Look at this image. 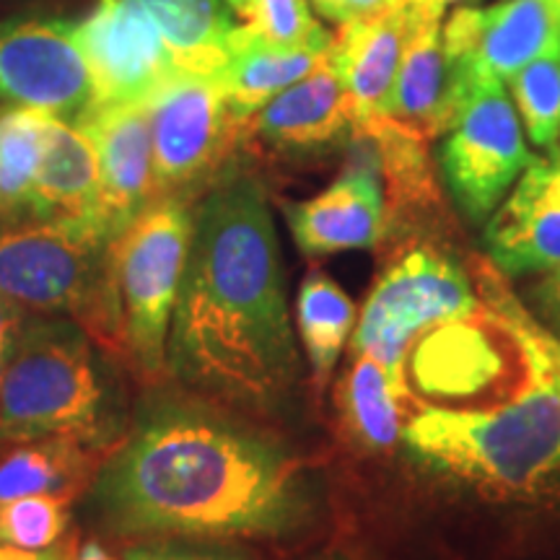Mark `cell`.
Instances as JSON below:
<instances>
[{
    "label": "cell",
    "instance_id": "obj_1",
    "mask_svg": "<svg viewBox=\"0 0 560 560\" xmlns=\"http://www.w3.org/2000/svg\"><path fill=\"white\" fill-rule=\"evenodd\" d=\"M91 520L143 540H291L317 516L310 462L252 420L177 384H149L89 493Z\"/></svg>",
    "mask_w": 560,
    "mask_h": 560
},
{
    "label": "cell",
    "instance_id": "obj_2",
    "mask_svg": "<svg viewBox=\"0 0 560 560\" xmlns=\"http://www.w3.org/2000/svg\"><path fill=\"white\" fill-rule=\"evenodd\" d=\"M166 380L252 420L296 405L301 359L265 187L234 166L195 206Z\"/></svg>",
    "mask_w": 560,
    "mask_h": 560
},
{
    "label": "cell",
    "instance_id": "obj_3",
    "mask_svg": "<svg viewBox=\"0 0 560 560\" xmlns=\"http://www.w3.org/2000/svg\"><path fill=\"white\" fill-rule=\"evenodd\" d=\"M130 418L122 361L75 319L26 314L0 384V441L55 439L112 452Z\"/></svg>",
    "mask_w": 560,
    "mask_h": 560
},
{
    "label": "cell",
    "instance_id": "obj_4",
    "mask_svg": "<svg viewBox=\"0 0 560 560\" xmlns=\"http://www.w3.org/2000/svg\"><path fill=\"white\" fill-rule=\"evenodd\" d=\"M532 371L535 384L501 408H420L402 446L425 470L482 493H535L560 475V380Z\"/></svg>",
    "mask_w": 560,
    "mask_h": 560
},
{
    "label": "cell",
    "instance_id": "obj_5",
    "mask_svg": "<svg viewBox=\"0 0 560 560\" xmlns=\"http://www.w3.org/2000/svg\"><path fill=\"white\" fill-rule=\"evenodd\" d=\"M0 293L26 314H70L125 363L112 242L91 221H0Z\"/></svg>",
    "mask_w": 560,
    "mask_h": 560
},
{
    "label": "cell",
    "instance_id": "obj_6",
    "mask_svg": "<svg viewBox=\"0 0 560 560\" xmlns=\"http://www.w3.org/2000/svg\"><path fill=\"white\" fill-rule=\"evenodd\" d=\"M198 202L153 200L112 242L125 363L140 382H166V338L190 257Z\"/></svg>",
    "mask_w": 560,
    "mask_h": 560
},
{
    "label": "cell",
    "instance_id": "obj_7",
    "mask_svg": "<svg viewBox=\"0 0 560 560\" xmlns=\"http://www.w3.org/2000/svg\"><path fill=\"white\" fill-rule=\"evenodd\" d=\"M149 115L156 200L200 202L247 140V122L236 120L215 75L177 70L149 100Z\"/></svg>",
    "mask_w": 560,
    "mask_h": 560
},
{
    "label": "cell",
    "instance_id": "obj_8",
    "mask_svg": "<svg viewBox=\"0 0 560 560\" xmlns=\"http://www.w3.org/2000/svg\"><path fill=\"white\" fill-rule=\"evenodd\" d=\"M470 276L431 247H410L389 262L355 319L350 350L402 371L420 330L472 317L480 310Z\"/></svg>",
    "mask_w": 560,
    "mask_h": 560
},
{
    "label": "cell",
    "instance_id": "obj_9",
    "mask_svg": "<svg viewBox=\"0 0 560 560\" xmlns=\"http://www.w3.org/2000/svg\"><path fill=\"white\" fill-rule=\"evenodd\" d=\"M532 159L503 81L475 70L470 94L439 145L441 174L465 219L486 223Z\"/></svg>",
    "mask_w": 560,
    "mask_h": 560
},
{
    "label": "cell",
    "instance_id": "obj_10",
    "mask_svg": "<svg viewBox=\"0 0 560 560\" xmlns=\"http://www.w3.org/2000/svg\"><path fill=\"white\" fill-rule=\"evenodd\" d=\"M0 96L75 122L94 104V81L70 21H24L0 34Z\"/></svg>",
    "mask_w": 560,
    "mask_h": 560
},
{
    "label": "cell",
    "instance_id": "obj_11",
    "mask_svg": "<svg viewBox=\"0 0 560 560\" xmlns=\"http://www.w3.org/2000/svg\"><path fill=\"white\" fill-rule=\"evenodd\" d=\"M75 32L94 81V104H149L177 73L140 0H100Z\"/></svg>",
    "mask_w": 560,
    "mask_h": 560
},
{
    "label": "cell",
    "instance_id": "obj_12",
    "mask_svg": "<svg viewBox=\"0 0 560 560\" xmlns=\"http://www.w3.org/2000/svg\"><path fill=\"white\" fill-rule=\"evenodd\" d=\"M353 153L338 179L317 198L280 202L285 221L304 257L374 249L384 236V190L380 156L366 132L350 138Z\"/></svg>",
    "mask_w": 560,
    "mask_h": 560
},
{
    "label": "cell",
    "instance_id": "obj_13",
    "mask_svg": "<svg viewBox=\"0 0 560 560\" xmlns=\"http://www.w3.org/2000/svg\"><path fill=\"white\" fill-rule=\"evenodd\" d=\"M75 125L91 138L100 164L94 223L115 242L156 200L149 104H91Z\"/></svg>",
    "mask_w": 560,
    "mask_h": 560
},
{
    "label": "cell",
    "instance_id": "obj_14",
    "mask_svg": "<svg viewBox=\"0 0 560 560\" xmlns=\"http://www.w3.org/2000/svg\"><path fill=\"white\" fill-rule=\"evenodd\" d=\"M446 58L509 81L537 55L560 45V0H501L459 9L441 32Z\"/></svg>",
    "mask_w": 560,
    "mask_h": 560
},
{
    "label": "cell",
    "instance_id": "obj_15",
    "mask_svg": "<svg viewBox=\"0 0 560 560\" xmlns=\"http://www.w3.org/2000/svg\"><path fill=\"white\" fill-rule=\"evenodd\" d=\"M488 260L506 278L560 265V151L532 159L516 187L490 213L482 231Z\"/></svg>",
    "mask_w": 560,
    "mask_h": 560
},
{
    "label": "cell",
    "instance_id": "obj_16",
    "mask_svg": "<svg viewBox=\"0 0 560 560\" xmlns=\"http://www.w3.org/2000/svg\"><path fill=\"white\" fill-rule=\"evenodd\" d=\"M355 109L330 60L265 104L247 122L257 138L285 159H317L350 143Z\"/></svg>",
    "mask_w": 560,
    "mask_h": 560
},
{
    "label": "cell",
    "instance_id": "obj_17",
    "mask_svg": "<svg viewBox=\"0 0 560 560\" xmlns=\"http://www.w3.org/2000/svg\"><path fill=\"white\" fill-rule=\"evenodd\" d=\"M472 81V68L446 58L441 21L416 19L392 89L387 117L429 140L441 138L470 94Z\"/></svg>",
    "mask_w": 560,
    "mask_h": 560
},
{
    "label": "cell",
    "instance_id": "obj_18",
    "mask_svg": "<svg viewBox=\"0 0 560 560\" xmlns=\"http://www.w3.org/2000/svg\"><path fill=\"white\" fill-rule=\"evenodd\" d=\"M412 26L416 16L410 5L400 0L374 16L346 21L335 34L330 66L353 102L359 125L387 115Z\"/></svg>",
    "mask_w": 560,
    "mask_h": 560
},
{
    "label": "cell",
    "instance_id": "obj_19",
    "mask_svg": "<svg viewBox=\"0 0 560 560\" xmlns=\"http://www.w3.org/2000/svg\"><path fill=\"white\" fill-rule=\"evenodd\" d=\"M405 369L395 371L350 350L346 369L335 384V416L338 431L350 450L384 454L402 444V431L416 416Z\"/></svg>",
    "mask_w": 560,
    "mask_h": 560
},
{
    "label": "cell",
    "instance_id": "obj_20",
    "mask_svg": "<svg viewBox=\"0 0 560 560\" xmlns=\"http://www.w3.org/2000/svg\"><path fill=\"white\" fill-rule=\"evenodd\" d=\"M96 195L100 164L94 143L75 122L50 117L26 219L94 223Z\"/></svg>",
    "mask_w": 560,
    "mask_h": 560
},
{
    "label": "cell",
    "instance_id": "obj_21",
    "mask_svg": "<svg viewBox=\"0 0 560 560\" xmlns=\"http://www.w3.org/2000/svg\"><path fill=\"white\" fill-rule=\"evenodd\" d=\"M330 52L283 50L257 37L247 24L236 26L229 39L226 62L215 75L231 112L240 122H249L265 104L314 73Z\"/></svg>",
    "mask_w": 560,
    "mask_h": 560
},
{
    "label": "cell",
    "instance_id": "obj_22",
    "mask_svg": "<svg viewBox=\"0 0 560 560\" xmlns=\"http://www.w3.org/2000/svg\"><path fill=\"white\" fill-rule=\"evenodd\" d=\"M109 452L55 439L0 441V503L24 495L79 501Z\"/></svg>",
    "mask_w": 560,
    "mask_h": 560
},
{
    "label": "cell",
    "instance_id": "obj_23",
    "mask_svg": "<svg viewBox=\"0 0 560 560\" xmlns=\"http://www.w3.org/2000/svg\"><path fill=\"white\" fill-rule=\"evenodd\" d=\"M361 132L374 140L380 156V174L387 187L384 200V234L416 215L439 208V185L429 159V138L392 117H374L361 122Z\"/></svg>",
    "mask_w": 560,
    "mask_h": 560
},
{
    "label": "cell",
    "instance_id": "obj_24",
    "mask_svg": "<svg viewBox=\"0 0 560 560\" xmlns=\"http://www.w3.org/2000/svg\"><path fill=\"white\" fill-rule=\"evenodd\" d=\"M170 47L177 70L219 75L234 34L223 0H140Z\"/></svg>",
    "mask_w": 560,
    "mask_h": 560
},
{
    "label": "cell",
    "instance_id": "obj_25",
    "mask_svg": "<svg viewBox=\"0 0 560 560\" xmlns=\"http://www.w3.org/2000/svg\"><path fill=\"white\" fill-rule=\"evenodd\" d=\"M355 319L353 301L338 280L325 270L306 272L296 296V325L317 395L330 384L332 371L355 330Z\"/></svg>",
    "mask_w": 560,
    "mask_h": 560
},
{
    "label": "cell",
    "instance_id": "obj_26",
    "mask_svg": "<svg viewBox=\"0 0 560 560\" xmlns=\"http://www.w3.org/2000/svg\"><path fill=\"white\" fill-rule=\"evenodd\" d=\"M50 117L32 107L0 112V221L30 215L32 187L45 153Z\"/></svg>",
    "mask_w": 560,
    "mask_h": 560
},
{
    "label": "cell",
    "instance_id": "obj_27",
    "mask_svg": "<svg viewBox=\"0 0 560 560\" xmlns=\"http://www.w3.org/2000/svg\"><path fill=\"white\" fill-rule=\"evenodd\" d=\"M475 283L486 304L490 317L506 330L511 338L520 342L527 359L548 371L550 376L560 380V338L548 325L535 319L527 306L516 299V293L509 289L506 276L495 268L493 262L478 260L475 262Z\"/></svg>",
    "mask_w": 560,
    "mask_h": 560
},
{
    "label": "cell",
    "instance_id": "obj_28",
    "mask_svg": "<svg viewBox=\"0 0 560 560\" xmlns=\"http://www.w3.org/2000/svg\"><path fill=\"white\" fill-rule=\"evenodd\" d=\"M509 86L532 143L556 149L560 136V45L516 70Z\"/></svg>",
    "mask_w": 560,
    "mask_h": 560
},
{
    "label": "cell",
    "instance_id": "obj_29",
    "mask_svg": "<svg viewBox=\"0 0 560 560\" xmlns=\"http://www.w3.org/2000/svg\"><path fill=\"white\" fill-rule=\"evenodd\" d=\"M73 535V501L58 495H24L0 503V545L50 550Z\"/></svg>",
    "mask_w": 560,
    "mask_h": 560
},
{
    "label": "cell",
    "instance_id": "obj_30",
    "mask_svg": "<svg viewBox=\"0 0 560 560\" xmlns=\"http://www.w3.org/2000/svg\"><path fill=\"white\" fill-rule=\"evenodd\" d=\"M247 26L257 37L283 50H332V37L314 21L306 0H255L247 11Z\"/></svg>",
    "mask_w": 560,
    "mask_h": 560
},
{
    "label": "cell",
    "instance_id": "obj_31",
    "mask_svg": "<svg viewBox=\"0 0 560 560\" xmlns=\"http://www.w3.org/2000/svg\"><path fill=\"white\" fill-rule=\"evenodd\" d=\"M125 560H257L234 542L213 540H143L122 550Z\"/></svg>",
    "mask_w": 560,
    "mask_h": 560
},
{
    "label": "cell",
    "instance_id": "obj_32",
    "mask_svg": "<svg viewBox=\"0 0 560 560\" xmlns=\"http://www.w3.org/2000/svg\"><path fill=\"white\" fill-rule=\"evenodd\" d=\"M400 0H314V5L325 13L327 19L338 21V24H346V21L374 16V13H382L397 5Z\"/></svg>",
    "mask_w": 560,
    "mask_h": 560
},
{
    "label": "cell",
    "instance_id": "obj_33",
    "mask_svg": "<svg viewBox=\"0 0 560 560\" xmlns=\"http://www.w3.org/2000/svg\"><path fill=\"white\" fill-rule=\"evenodd\" d=\"M532 301L537 312L548 319L550 330L560 332V265L545 272V278L532 289Z\"/></svg>",
    "mask_w": 560,
    "mask_h": 560
},
{
    "label": "cell",
    "instance_id": "obj_34",
    "mask_svg": "<svg viewBox=\"0 0 560 560\" xmlns=\"http://www.w3.org/2000/svg\"><path fill=\"white\" fill-rule=\"evenodd\" d=\"M79 545V537H70L68 542L50 550H24L13 545H0V560H73V550Z\"/></svg>",
    "mask_w": 560,
    "mask_h": 560
},
{
    "label": "cell",
    "instance_id": "obj_35",
    "mask_svg": "<svg viewBox=\"0 0 560 560\" xmlns=\"http://www.w3.org/2000/svg\"><path fill=\"white\" fill-rule=\"evenodd\" d=\"M24 317L26 312L19 310L16 304H11V301L0 293V348L16 338L21 325H24Z\"/></svg>",
    "mask_w": 560,
    "mask_h": 560
},
{
    "label": "cell",
    "instance_id": "obj_36",
    "mask_svg": "<svg viewBox=\"0 0 560 560\" xmlns=\"http://www.w3.org/2000/svg\"><path fill=\"white\" fill-rule=\"evenodd\" d=\"M405 3L410 5L412 16L416 19L441 21V16H444V11L450 9V5L465 3V0H405Z\"/></svg>",
    "mask_w": 560,
    "mask_h": 560
},
{
    "label": "cell",
    "instance_id": "obj_37",
    "mask_svg": "<svg viewBox=\"0 0 560 560\" xmlns=\"http://www.w3.org/2000/svg\"><path fill=\"white\" fill-rule=\"evenodd\" d=\"M73 560H125V558L115 556V552H112L102 540H83L75 545Z\"/></svg>",
    "mask_w": 560,
    "mask_h": 560
},
{
    "label": "cell",
    "instance_id": "obj_38",
    "mask_svg": "<svg viewBox=\"0 0 560 560\" xmlns=\"http://www.w3.org/2000/svg\"><path fill=\"white\" fill-rule=\"evenodd\" d=\"M13 342H16V338H13L11 342H5V346L0 348V384H3V374H5V366H9V359H11Z\"/></svg>",
    "mask_w": 560,
    "mask_h": 560
},
{
    "label": "cell",
    "instance_id": "obj_39",
    "mask_svg": "<svg viewBox=\"0 0 560 560\" xmlns=\"http://www.w3.org/2000/svg\"><path fill=\"white\" fill-rule=\"evenodd\" d=\"M226 3L244 19V16H247V11L252 9V3H255V0H226Z\"/></svg>",
    "mask_w": 560,
    "mask_h": 560
},
{
    "label": "cell",
    "instance_id": "obj_40",
    "mask_svg": "<svg viewBox=\"0 0 560 560\" xmlns=\"http://www.w3.org/2000/svg\"><path fill=\"white\" fill-rule=\"evenodd\" d=\"M314 560H353L348 556H338V552H332V556H322V558H314Z\"/></svg>",
    "mask_w": 560,
    "mask_h": 560
}]
</instances>
